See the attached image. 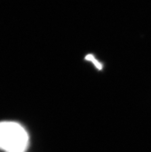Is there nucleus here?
<instances>
[{
  "mask_svg": "<svg viewBox=\"0 0 151 152\" xmlns=\"http://www.w3.org/2000/svg\"><path fill=\"white\" fill-rule=\"evenodd\" d=\"M29 145V134L20 124L0 122V150L5 152H26Z\"/></svg>",
  "mask_w": 151,
  "mask_h": 152,
  "instance_id": "obj_1",
  "label": "nucleus"
},
{
  "mask_svg": "<svg viewBox=\"0 0 151 152\" xmlns=\"http://www.w3.org/2000/svg\"><path fill=\"white\" fill-rule=\"evenodd\" d=\"M86 60H88V61L92 62L93 64H94V66H95L98 69H100H100H103V64H102L100 61H98L96 59V57H95L93 55H92V54H89V55H87V56H86Z\"/></svg>",
  "mask_w": 151,
  "mask_h": 152,
  "instance_id": "obj_2",
  "label": "nucleus"
}]
</instances>
